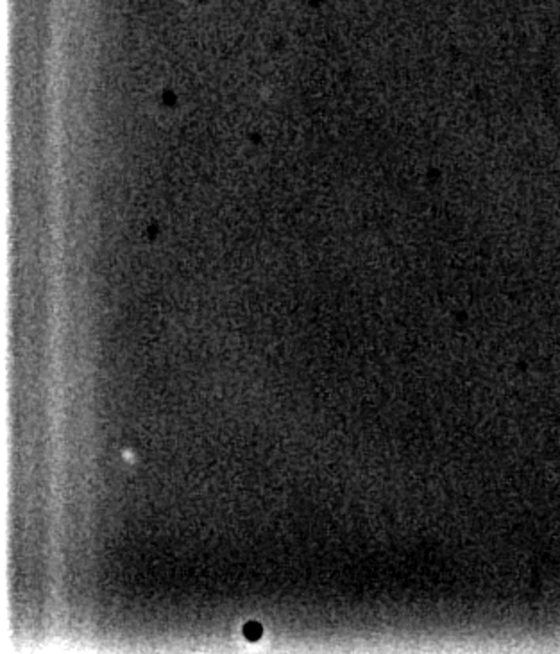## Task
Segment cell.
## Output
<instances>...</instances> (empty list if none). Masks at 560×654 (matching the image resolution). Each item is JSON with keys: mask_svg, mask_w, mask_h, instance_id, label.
<instances>
[{"mask_svg": "<svg viewBox=\"0 0 560 654\" xmlns=\"http://www.w3.org/2000/svg\"><path fill=\"white\" fill-rule=\"evenodd\" d=\"M244 634H245V638L249 642H256V640L261 638L263 629H261V626L258 622H249V624L244 626Z\"/></svg>", "mask_w": 560, "mask_h": 654, "instance_id": "cell-1", "label": "cell"}]
</instances>
